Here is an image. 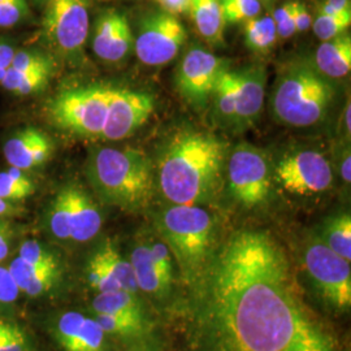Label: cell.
<instances>
[{"mask_svg": "<svg viewBox=\"0 0 351 351\" xmlns=\"http://www.w3.org/2000/svg\"><path fill=\"white\" fill-rule=\"evenodd\" d=\"M49 224L56 239H71V204L68 186L58 194L52 203Z\"/></svg>", "mask_w": 351, "mask_h": 351, "instance_id": "30", "label": "cell"}, {"mask_svg": "<svg viewBox=\"0 0 351 351\" xmlns=\"http://www.w3.org/2000/svg\"><path fill=\"white\" fill-rule=\"evenodd\" d=\"M320 14L335 17H351L350 0H326L322 4Z\"/></svg>", "mask_w": 351, "mask_h": 351, "instance_id": "41", "label": "cell"}, {"mask_svg": "<svg viewBox=\"0 0 351 351\" xmlns=\"http://www.w3.org/2000/svg\"><path fill=\"white\" fill-rule=\"evenodd\" d=\"M94 258L104 267L108 275L119 284V287L132 294H137L138 287L136 282L134 272L130 262H126L116 250L111 242H106L99 250L94 254Z\"/></svg>", "mask_w": 351, "mask_h": 351, "instance_id": "24", "label": "cell"}, {"mask_svg": "<svg viewBox=\"0 0 351 351\" xmlns=\"http://www.w3.org/2000/svg\"><path fill=\"white\" fill-rule=\"evenodd\" d=\"M316 69L329 78H342L350 73L351 37L339 34L324 40L315 55Z\"/></svg>", "mask_w": 351, "mask_h": 351, "instance_id": "19", "label": "cell"}, {"mask_svg": "<svg viewBox=\"0 0 351 351\" xmlns=\"http://www.w3.org/2000/svg\"><path fill=\"white\" fill-rule=\"evenodd\" d=\"M190 285L194 351H339L267 232L232 234Z\"/></svg>", "mask_w": 351, "mask_h": 351, "instance_id": "1", "label": "cell"}, {"mask_svg": "<svg viewBox=\"0 0 351 351\" xmlns=\"http://www.w3.org/2000/svg\"><path fill=\"white\" fill-rule=\"evenodd\" d=\"M95 320L101 326L103 332L107 335L132 337V336H139L143 330V324H138L132 320H128L125 317H120L114 315L97 314Z\"/></svg>", "mask_w": 351, "mask_h": 351, "instance_id": "33", "label": "cell"}, {"mask_svg": "<svg viewBox=\"0 0 351 351\" xmlns=\"http://www.w3.org/2000/svg\"><path fill=\"white\" fill-rule=\"evenodd\" d=\"M16 53V50L12 45L0 42V66L1 68H10L12 64L13 56Z\"/></svg>", "mask_w": 351, "mask_h": 351, "instance_id": "45", "label": "cell"}, {"mask_svg": "<svg viewBox=\"0 0 351 351\" xmlns=\"http://www.w3.org/2000/svg\"><path fill=\"white\" fill-rule=\"evenodd\" d=\"M8 254V236L5 228L0 224V261H3Z\"/></svg>", "mask_w": 351, "mask_h": 351, "instance_id": "47", "label": "cell"}, {"mask_svg": "<svg viewBox=\"0 0 351 351\" xmlns=\"http://www.w3.org/2000/svg\"><path fill=\"white\" fill-rule=\"evenodd\" d=\"M86 175L103 201L125 211H138L152 197L150 158L137 149L101 147L90 152Z\"/></svg>", "mask_w": 351, "mask_h": 351, "instance_id": "3", "label": "cell"}, {"mask_svg": "<svg viewBox=\"0 0 351 351\" xmlns=\"http://www.w3.org/2000/svg\"><path fill=\"white\" fill-rule=\"evenodd\" d=\"M16 213V207L13 206L11 202L4 201L0 198V216L4 215H13Z\"/></svg>", "mask_w": 351, "mask_h": 351, "instance_id": "48", "label": "cell"}, {"mask_svg": "<svg viewBox=\"0 0 351 351\" xmlns=\"http://www.w3.org/2000/svg\"><path fill=\"white\" fill-rule=\"evenodd\" d=\"M154 97L143 91L112 88L101 138L120 141L132 136L154 111Z\"/></svg>", "mask_w": 351, "mask_h": 351, "instance_id": "13", "label": "cell"}, {"mask_svg": "<svg viewBox=\"0 0 351 351\" xmlns=\"http://www.w3.org/2000/svg\"><path fill=\"white\" fill-rule=\"evenodd\" d=\"M1 324H3V322H0V328H1Z\"/></svg>", "mask_w": 351, "mask_h": 351, "instance_id": "52", "label": "cell"}, {"mask_svg": "<svg viewBox=\"0 0 351 351\" xmlns=\"http://www.w3.org/2000/svg\"><path fill=\"white\" fill-rule=\"evenodd\" d=\"M34 185L21 169L10 167L0 172V198L7 202L21 201L34 194Z\"/></svg>", "mask_w": 351, "mask_h": 351, "instance_id": "29", "label": "cell"}, {"mask_svg": "<svg viewBox=\"0 0 351 351\" xmlns=\"http://www.w3.org/2000/svg\"><path fill=\"white\" fill-rule=\"evenodd\" d=\"M160 232L190 284L211 256V215L199 206L175 204L164 211Z\"/></svg>", "mask_w": 351, "mask_h": 351, "instance_id": "5", "label": "cell"}, {"mask_svg": "<svg viewBox=\"0 0 351 351\" xmlns=\"http://www.w3.org/2000/svg\"><path fill=\"white\" fill-rule=\"evenodd\" d=\"M104 332L95 319L66 313L58 320L55 337L65 351H104Z\"/></svg>", "mask_w": 351, "mask_h": 351, "instance_id": "15", "label": "cell"}, {"mask_svg": "<svg viewBox=\"0 0 351 351\" xmlns=\"http://www.w3.org/2000/svg\"><path fill=\"white\" fill-rule=\"evenodd\" d=\"M130 264L134 272L138 290L149 294H160L169 284L164 280L162 274L152 261L150 247L146 245L137 246L130 256Z\"/></svg>", "mask_w": 351, "mask_h": 351, "instance_id": "23", "label": "cell"}, {"mask_svg": "<svg viewBox=\"0 0 351 351\" xmlns=\"http://www.w3.org/2000/svg\"><path fill=\"white\" fill-rule=\"evenodd\" d=\"M25 337L20 329L7 323L1 324L0 351H25Z\"/></svg>", "mask_w": 351, "mask_h": 351, "instance_id": "39", "label": "cell"}, {"mask_svg": "<svg viewBox=\"0 0 351 351\" xmlns=\"http://www.w3.org/2000/svg\"><path fill=\"white\" fill-rule=\"evenodd\" d=\"M304 264L322 298L336 310L349 311L351 307L350 262L330 250L324 241L313 239L304 252Z\"/></svg>", "mask_w": 351, "mask_h": 351, "instance_id": "8", "label": "cell"}, {"mask_svg": "<svg viewBox=\"0 0 351 351\" xmlns=\"http://www.w3.org/2000/svg\"><path fill=\"white\" fill-rule=\"evenodd\" d=\"M350 25L351 17H335L319 13L311 27L314 29L316 37L324 42L343 34Z\"/></svg>", "mask_w": 351, "mask_h": 351, "instance_id": "34", "label": "cell"}, {"mask_svg": "<svg viewBox=\"0 0 351 351\" xmlns=\"http://www.w3.org/2000/svg\"><path fill=\"white\" fill-rule=\"evenodd\" d=\"M350 101H348V106L345 107V112H343V124H345V130L348 132V134H350Z\"/></svg>", "mask_w": 351, "mask_h": 351, "instance_id": "49", "label": "cell"}, {"mask_svg": "<svg viewBox=\"0 0 351 351\" xmlns=\"http://www.w3.org/2000/svg\"><path fill=\"white\" fill-rule=\"evenodd\" d=\"M298 3L300 1H297V0H290V1L284 3L282 5H280L277 8L276 11L272 14V19H274L276 26L281 25L282 23H285L289 17L295 12V10L298 7Z\"/></svg>", "mask_w": 351, "mask_h": 351, "instance_id": "44", "label": "cell"}, {"mask_svg": "<svg viewBox=\"0 0 351 351\" xmlns=\"http://www.w3.org/2000/svg\"><path fill=\"white\" fill-rule=\"evenodd\" d=\"M226 23L239 24L261 16V0H221Z\"/></svg>", "mask_w": 351, "mask_h": 351, "instance_id": "31", "label": "cell"}, {"mask_svg": "<svg viewBox=\"0 0 351 351\" xmlns=\"http://www.w3.org/2000/svg\"><path fill=\"white\" fill-rule=\"evenodd\" d=\"M36 1H37V3H42V4H46L47 0H36Z\"/></svg>", "mask_w": 351, "mask_h": 351, "instance_id": "51", "label": "cell"}, {"mask_svg": "<svg viewBox=\"0 0 351 351\" xmlns=\"http://www.w3.org/2000/svg\"><path fill=\"white\" fill-rule=\"evenodd\" d=\"M211 97H213L215 111L217 117L226 124L234 125L236 104H237L236 72H232L226 68L219 77Z\"/></svg>", "mask_w": 351, "mask_h": 351, "instance_id": "25", "label": "cell"}, {"mask_svg": "<svg viewBox=\"0 0 351 351\" xmlns=\"http://www.w3.org/2000/svg\"><path fill=\"white\" fill-rule=\"evenodd\" d=\"M29 16L27 0H3L0 3V27H13Z\"/></svg>", "mask_w": 351, "mask_h": 351, "instance_id": "35", "label": "cell"}, {"mask_svg": "<svg viewBox=\"0 0 351 351\" xmlns=\"http://www.w3.org/2000/svg\"><path fill=\"white\" fill-rule=\"evenodd\" d=\"M276 24L272 16H258L245 23V40L247 47L256 52H267L276 45Z\"/></svg>", "mask_w": 351, "mask_h": 351, "instance_id": "26", "label": "cell"}, {"mask_svg": "<svg viewBox=\"0 0 351 351\" xmlns=\"http://www.w3.org/2000/svg\"><path fill=\"white\" fill-rule=\"evenodd\" d=\"M112 88L86 85L59 93L49 106L50 120L64 132L101 137Z\"/></svg>", "mask_w": 351, "mask_h": 351, "instance_id": "6", "label": "cell"}, {"mask_svg": "<svg viewBox=\"0 0 351 351\" xmlns=\"http://www.w3.org/2000/svg\"><path fill=\"white\" fill-rule=\"evenodd\" d=\"M10 274L19 290L36 297L52 288L59 276V265L40 267L16 258L10 267Z\"/></svg>", "mask_w": 351, "mask_h": 351, "instance_id": "20", "label": "cell"}, {"mask_svg": "<svg viewBox=\"0 0 351 351\" xmlns=\"http://www.w3.org/2000/svg\"><path fill=\"white\" fill-rule=\"evenodd\" d=\"M93 308L97 314L114 315L143 324V314L136 295L123 289L99 293L93 302Z\"/></svg>", "mask_w": 351, "mask_h": 351, "instance_id": "22", "label": "cell"}, {"mask_svg": "<svg viewBox=\"0 0 351 351\" xmlns=\"http://www.w3.org/2000/svg\"><path fill=\"white\" fill-rule=\"evenodd\" d=\"M160 8L172 14H189L191 0H156Z\"/></svg>", "mask_w": 351, "mask_h": 351, "instance_id": "42", "label": "cell"}, {"mask_svg": "<svg viewBox=\"0 0 351 351\" xmlns=\"http://www.w3.org/2000/svg\"><path fill=\"white\" fill-rule=\"evenodd\" d=\"M311 25H313L311 13L307 10L306 4L300 1L297 11H295V30H297V33H302V32L308 30Z\"/></svg>", "mask_w": 351, "mask_h": 351, "instance_id": "43", "label": "cell"}, {"mask_svg": "<svg viewBox=\"0 0 351 351\" xmlns=\"http://www.w3.org/2000/svg\"><path fill=\"white\" fill-rule=\"evenodd\" d=\"M324 243L348 262L351 261V217L342 213L333 217L326 228Z\"/></svg>", "mask_w": 351, "mask_h": 351, "instance_id": "28", "label": "cell"}, {"mask_svg": "<svg viewBox=\"0 0 351 351\" xmlns=\"http://www.w3.org/2000/svg\"><path fill=\"white\" fill-rule=\"evenodd\" d=\"M19 288L8 269L0 267V304L12 303L17 300Z\"/></svg>", "mask_w": 351, "mask_h": 351, "instance_id": "40", "label": "cell"}, {"mask_svg": "<svg viewBox=\"0 0 351 351\" xmlns=\"http://www.w3.org/2000/svg\"><path fill=\"white\" fill-rule=\"evenodd\" d=\"M51 75L50 73L43 72H21L10 66L5 69L0 84L5 90L17 95H29L45 90Z\"/></svg>", "mask_w": 351, "mask_h": 351, "instance_id": "27", "label": "cell"}, {"mask_svg": "<svg viewBox=\"0 0 351 351\" xmlns=\"http://www.w3.org/2000/svg\"><path fill=\"white\" fill-rule=\"evenodd\" d=\"M195 27L208 43L223 42L226 20L221 0H191L190 13Z\"/></svg>", "mask_w": 351, "mask_h": 351, "instance_id": "21", "label": "cell"}, {"mask_svg": "<svg viewBox=\"0 0 351 351\" xmlns=\"http://www.w3.org/2000/svg\"><path fill=\"white\" fill-rule=\"evenodd\" d=\"M226 63L208 51L191 49L186 52L176 75L180 94L194 106L203 107L213 95Z\"/></svg>", "mask_w": 351, "mask_h": 351, "instance_id": "12", "label": "cell"}, {"mask_svg": "<svg viewBox=\"0 0 351 351\" xmlns=\"http://www.w3.org/2000/svg\"><path fill=\"white\" fill-rule=\"evenodd\" d=\"M4 73H5V68H1V66H0V82H1L3 77H4Z\"/></svg>", "mask_w": 351, "mask_h": 351, "instance_id": "50", "label": "cell"}, {"mask_svg": "<svg viewBox=\"0 0 351 351\" xmlns=\"http://www.w3.org/2000/svg\"><path fill=\"white\" fill-rule=\"evenodd\" d=\"M19 258H21L27 263L40 265V267L58 265L55 256L46 249H43L36 241L24 242L19 251Z\"/></svg>", "mask_w": 351, "mask_h": 351, "instance_id": "36", "label": "cell"}, {"mask_svg": "<svg viewBox=\"0 0 351 351\" xmlns=\"http://www.w3.org/2000/svg\"><path fill=\"white\" fill-rule=\"evenodd\" d=\"M88 282L94 289H98L99 293L104 291H112V290H120L119 284L113 280L112 277L108 275V272L104 269L94 256L91 258L88 263Z\"/></svg>", "mask_w": 351, "mask_h": 351, "instance_id": "37", "label": "cell"}, {"mask_svg": "<svg viewBox=\"0 0 351 351\" xmlns=\"http://www.w3.org/2000/svg\"><path fill=\"white\" fill-rule=\"evenodd\" d=\"M350 162V152H348L345 155V158L342 159V164H341V176L346 184H350L351 181Z\"/></svg>", "mask_w": 351, "mask_h": 351, "instance_id": "46", "label": "cell"}, {"mask_svg": "<svg viewBox=\"0 0 351 351\" xmlns=\"http://www.w3.org/2000/svg\"><path fill=\"white\" fill-rule=\"evenodd\" d=\"M52 152L51 139L34 128L17 132L4 145V156L10 167L25 171L46 163Z\"/></svg>", "mask_w": 351, "mask_h": 351, "instance_id": "16", "label": "cell"}, {"mask_svg": "<svg viewBox=\"0 0 351 351\" xmlns=\"http://www.w3.org/2000/svg\"><path fill=\"white\" fill-rule=\"evenodd\" d=\"M186 38V29L180 19L160 8L141 19L134 51L139 62L146 65H164L175 59Z\"/></svg>", "mask_w": 351, "mask_h": 351, "instance_id": "9", "label": "cell"}, {"mask_svg": "<svg viewBox=\"0 0 351 351\" xmlns=\"http://www.w3.org/2000/svg\"><path fill=\"white\" fill-rule=\"evenodd\" d=\"M226 159L224 141L208 133H178L159 163V184L173 204L198 206L219 188Z\"/></svg>", "mask_w": 351, "mask_h": 351, "instance_id": "2", "label": "cell"}, {"mask_svg": "<svg viewBox=\"0 0 351 351\" xmlns=\"http://www.w3.org/2000/svg\"><path fill=\"white\" fill-rule=\"evenodd\" d=\"M150 247L152 261L162 274L164 280L171 285L172 281V255L168 246L163 242H155L149 246Z\"/></svg>", "mask_w": 351, "mask_h": 351, "instance_id": "38", "label": "cell"}, {"mask_svg": "<svg viewBox=\"0 0 351 351\" xmlns=\"http://www.w3.org/2000/svg\"><path fill=\"white\" fill-rule=\"evenodd\" d=\"M333 97L335 88L326 75L308 64H294L278 77L272 110L287 125H315L326 117Z\"/></svg>", "mask_w": 351, "mask_h": 351, "instance_id": "4", "label": "cell"}, {"mask_svg": "<svg viewBox=\"0 0 351 351\" xmlns=\"http://www.w3.org/2000/svg\"><path fill=\"white\" fill-rule=\"evenodd\" d=\"M228 185L236 201L245 207L263 204L269 195L271 168L263 151L247 143L239 145L228 160Z\"/></svg>", "mask_w": 351, "mask_h": 351, "instance_id": "10", "label": "cell"}, {"mask_svg": "<svg viewBox=\"0 0 351 351\" xmlns=\"http://www.w3.org/2000/svg\"><path fill=\"white\" fill-rule=\"evenodd\" d=\"M68 190L71 204V239L86 242L94 239L101 230V211L82 189L71 185Z\"/></svg>", "mask_w": 351, "mask_h": 351, "instance_id": "18", "label": "cell"}, {"mask_svg": "<svg viewBox=\"0 0 351 351\" xmlns=\"http://www.w3.org/2000/svg\"><path fill=\"white\" fill-rule=\"evenodd\" d=\"M237 77V104L234 125H252L263 108L265 93V71L263 66H251L236 72Z\"/></svg>", "mask_w": 351, "mask_h": 351, "instance_id": "17", "label": "cell"}, {"mask_svg": "<svg viewBox=\"0 0 351 351\" xmlns=\"http://www.w3.org/2000/svg\"><path fill=\"white\" fill-rule=\"evenodd\" d=\"M40 38L62 55H78L90 29L88 0H47Z\"/></svg>", "mask_w": 351, "mask_h": 351, "instance_id": "7", "label": "cell"}, {"mask_svg": "<svg viewBox=\"0 0 351 351\" xmlns=\"http://www.w3.org/2000/svg\"><path fill=\"white\" fill-rule=\"evenodd\" d=\"M11 68L21 72H53V62L39 51H16Z\"/></svg>", "mask_w": 351, "mask_h": 351, "instance_id": "32", "label": "cell"}, {"mask_svg": "<svg viewBox=\"0 0 351 351\" xmlns=\"http://www.w3.org/2000/svg\"><path fill=\"white\" fill-rule=\"evenodd\" d=\"M276 178L289 193L310 195L330 188L333 173L326 156L316 151H302L277 164Z\"/></svg>", "mask_w": 351, "mask_h": 351, "instance_id": "11", "label": "cell"}, {"mask_svg": "<svg viewBox=\"0 0 351 351\" xmlns=\"http://www.w3.org/2000/svg\"><path fill=\"white\" fill-rule=\"evenodd\" d=\"M91 47L95 55L108 63L125 59L134 49V36L125 14L117 10H106L98 16Z\"/></svg>", "mask_w": 351, "mask_h": 351, "instance_id": "14", "label": "cell"}]
</instances>
